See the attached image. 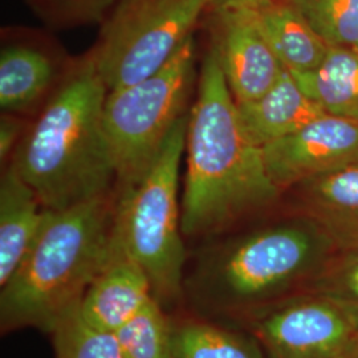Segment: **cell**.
<instances>
[{"label":"cell","mask_w":358,"mask_h":358,"mask_svg":"<svg viewBox=\"0 0 358 358\" xmlns=\"http://www.w3.org/2000/svg\"><path fill=\"white\" fill-rule=\"evenodd\" d=\"M185 153L187 171L180 205L185 238H215L272 205L280 194L269 177L263 149L247 134L238 103L210 51L189 113Z\"/></svg>","instance_id":"obj_1"},{"label":"cell","mask_w":358,"mask_h":358,"mask_svg":"<svg viewBox=\"0 0 358 358\" xmlns=\"http://www.w3.org/2000/svg\"><path fill=\"white\" fill-rule=\"evenodd\" d=\"M106 96L90 55L26 129L11 164L44 208L62 210L115 192L117 173L103 127Z\"/></svg>","instance_id":"obj_2"},{"label":"cell","mask_w":358,"mask_h":358,"mask_svg":"<svg viewBox=\"0 0 358 358\" xmlns=\"http://www.w3.org/2000/svg\"><path fill=\"white\" fill-rule=\"evenodd\" d=\"M115 192L62 210H47L38 236L1 287V332L51 333L80 306L106 263L113 242Z\"/></svg>","instance_id":"obj_3"},{"label":"cell","mask_w":358,"mask_h":358,"mask_svg":"<svg viewBox=\"0 0 358 358\" xmlns=\"http://www.w3.org/2000/svg\"><path fill=\"white\" fill-rule=\"evenodd\" d=\"M317 254L315 232L285 223L206 247L186 269L183 308L220 322H250L292 299Z\"/></svg>","instance_id":"obj_4"},{"label":"cell","mask_w":358,"mask_h":358,"mask_svg":"<svg viewBox=\"0 0 358 358\" xmlns=\"http://www.w3.org/2000/svg\"><path fill=\"white\" fill-rule=\"evenodd\" d=\"M189 115L182 117L140 178L115 190V236L148 275L153 297L174 313L183 308L187 254L178 205L180 161Z\"/></svg>","instance_id":"obj_5"},{"label":"cell","mask_w":358,"mask_h":358,"mask_svg":"<svg viewBox=\"0 0 358 358\" xmlns=\"http://www.w3.org/2000/svg\"><path fill=\"white\" fill-rule=\"evenodd\" d=\"M195 40L187 38L153 75L108 92L103 110L105 137L117 186L141 177L186 108L195 84Z\"/></svg>","instance_id":"obj_6"},{"label":"cell","mask_w":358,"mask_h":358,"mask_svg":"<svg viewBox=\"0 0 358 358\" xmlns=\"http://www.w3.org/2000/svg\"><path fill=\"white\" fill-rule=\"evenodd\" d=\"M213 0H118L90 52L108 92L159 71L194 35Z\"/></svg>","instance_id":"obj_7"},{"label":"cell","mask_w":358,"mask_h":358,"mask_svg":"<svg viewBox=\"0 0 358 358\" xmlns=\"http://www.w3.org/2000/svg\"><path fill=\"white\" fill-rule=\"evenodd\" d=\"M267 358H349L358 304L332 294H299L247 322Z\"/></svg>","instance_id":"obj_8"},{"label":"cell","mask_w":358,"mask_h":358,"mask_svg":"<svg viewBox=\"0 0 358 358\" xmlns=\"http://www.w3.org/2000/svg\"><path fill=\"white\" fill-rule=\"evenodd\" d=\"M205 17L210 52L236 103L259 99L278 83L285 68L269 47L252 8H211Z\"/></svg>","instance_id":"obj_9"},{"label":"cell","mask_w":358,"mask_h":358,"mask_svg":"<svg viewBox=\"0 0 358 358\" xmlns=\"http://www.w3.org/2000/svg\"><path fill=\"white\" fill-rule=\"evenodd\" d=\"M269 177L280 189L358 162V124L325 115L263 148Z\"/></svg>","instance_id":"obj_10"},{"label":"cell","mask_w":358,"mask_h":358,"mask_svg":"<svg viewBox=\"0 0 358 358\" xmlns=\"http://www.w3.org/2000/svg\"><path fill=\"white\" fill-rule=\"evenodd\" d=\"M152 299L148 275L113 232L109 257L78 306L81 317L100 331L115 333Z\"/></svg>","instance_id":"obj_11"},{"label":"cell","mask_w":358,"mask_h":358,"mask_svg":"<svg viewBox=\"0 0 358 358\" xmlns=\"http://www.w3.org/2000/svg\"><path fill=\"white\" fill-rule=\"evenodd\" d=\"M300 186L304 214L346 252L358 250V162L307 179Z\"/></svg>","instance_id":"obj_12"},{"label":"cell","mask_w":358,"mask_h":358,"mask_svg":"<svg viewBox=\"0 0 358 358\" xmlns=\"http://www.w3.org/2000/svg\"><path fill=\"white\" fill-rule=\"evenodd\" d=\"M238 110L247 134L262 149L327 115L320 103L304 93L287 69L263 96L238 103Z\"/></svg>","instance_id":"obj_13"},{"label":"cell","mask_w":358,"mask_h":358,"mask_svg":"<svg viewBox=\"0 0 358 358\" xmlns=\"http://www.w3.org/2000/svg\"><path fill=\"white\" fill-rule=\"evenodd\" d=\"M45 208L13 164L0 180V287L13 278L35 242Z\"/></svg>","instance_id":"obj_14"},{"label":"cell","mask_w":358,"mask_h":358,"mask_svg":"<svg viewBox=\"0 0 358 358\" xmlns=\"http://www.w3.org/2000/svg\"><path fill=\"white\" fill-rule=\"evenodd\" d=\"M252 10L269 47L287 71L306 73L320 66L331 47L291 0H271Z\"/></svg>","instance_id":"obj_15"},{"label":"cell","mask_w":358,"mask_h":358,"mask_svg":"<svg viewBox=\"0 0 358 358\" xmlns=\"http://www.w3.org/2000/svg\"><path fill=\"white\" fill-rule=\"evenodd\" d=\"M292 76L327 115L358 124V51L331 47L320 66Z\"/></svg>","instance_id":"obj_16"},{"label":"cell","mask_w":358,"mask_h":358,"mask_svg":"<svg viewBox=\"0 0 358 358\" xmlns=\"http://www.w3.org/2000/svg\"><path fill=\"white\" fill-rule=\"evenodd\" d=\"M171 315L174 358H263L257 340L182 308Z\"/></svg>","instance_id":"obj_17"},{"label":"cell","mask_w":358,"mask_h":358,"mask_svg":"<svg viewBox=\"0 0 358 358\" xmlns=\"http://www.w3.org/2000/svg\"><path fill=\"white\" fill-rule=\"evenodd\" d=\"M55 68L38 48L13 44L0 55V106L4 113H20L32 108L51 87Z\"/></svg>","instance_id":"obj_18"},{"label":"cell","mask_w":358,"mask_h":358,"mask_svg":"<svg viewBox=\"0 0 358 358\" xmlns=\"http://www.w3.org/2000/svg\"><path fill=\"white\" fill-rule=\"evenodd\" d=\"M115 336L124 358H174L171 315L154 297Z\"/></svg>","instance_id":"obj_19"},{"label":"cell","mask_w":358,"mask_h":358,"mask_svg":"<svg viewBox=\"0 0 358 358\" xmlns=\"http://www.w3.org/2000/svg\"><path fill=\"white\" fill-rule=\"evenodd\" d=\"M329 47L358 51V0H291Z\"/></svg>","instance_id":"obj_20"},{"label":"cell","mask_w":358,"mask_h":358,"mask_svg":"<svg viewBox=\"0 0 358 358\" xmlns=\"http://www.w3.org/2000/svg\"><path fill=\"white\" fill-rule=\"evenodd\" d=\"M51 333L56 358H124L115 333L90 325L78 307L69 310Z\"/></svg>","instance_id":"obj_21"},{"label":"cell","mask_w":358,"mask_h":358,"mask_svg":"<svg viewBox=\"0 0 358 358\" xmlns=\"http://www.w3.org/2000/svg\"><path fill=\"white\" fill-rule=\"evenodd\" d=\"M118 0H35L38 13L63 24L103 23Z\"/></svg>","instance_id":"obj_22"},{"label":"cell","mask_w":358,"mask_h":358,"mask_svg":"<svg viewBox=\"0 0 358 358\" xmlns=\"http://www.w3.org/2000/svg\"><path fill=\"white\" fill-rule=\"evenodd\" d=\"M320 292L332 294L358 304V250L350 251L345 262L319 284Z\"/></svg>","instance_id":"obj_23"},{"label":"cell","mask_w":358,"mask_h":358,"mask_svg":"<svg viewBox=\"0 0 358 358\" xmlns=\"http://www.w3.org/2000/svg\"><path fill=\"white\" fill-rule=\"evenodd\" d=\"M26 127L13 113H4L0 120V158L1 162L16 150Z\"/></svg>","instance_id":"obj_24"},{"label":"cell","mask_w":358,"mask_h":358,"mask_svg":"<svg viewBox=\"0 0 358 358\" xmlns=\"http://www.w3.org/2000/svg\"><path fill=\"white\" fill-rule=\"evenodd\" d=\"M271 0H213L211 8H232V7H244V8H256Z\"/></svg>","instance_id":"obj_25"},{"label":"cell","mask_w":358,"mask_h":358,"mask_svg":"<svg viewBox=\"0 0 358 358\" xmlns=\"http://www.w3.org/2000/svg\"><path fill=\"white\" fill-rule=\"evenodd\" d=\"M349 358H358V340L356 341L355 346H353V350H352V353H350Z\"/></svg>","instance_id":"obj_26"}]
</instances>
